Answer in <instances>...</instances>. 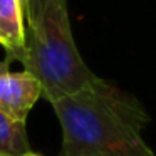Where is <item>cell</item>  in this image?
<instances>
[{"label":"cell","mask_w":156,"mask_h":156,"mask_svg":"<svg viewBox=\"0 0 156 156\" xmlns=\"http://www.w3.org/2000/svg\"><path fill=\"white\" fill-rule=\"evenodd\" d=\"M30 151L25 121L0 111V156H22Z\"/></svg>","instance_id":"5"},{"label":"cell","mask_w":156,"mask_h":156,"mask_svg":"<svg viewBox=\"0 0 156 156\" xmlns=\"http://www.w3.org/2000/svg\"><path fill=\"white\" fill-rule=\"evenodd\" d=\"M51 106L62 129L59 156H156L141 138L148 112L134 96L104 79Z\"/></svg>","instance_id":"1"},{"label":"cell","mask_w":156,"mask_h":156,"mask_svg":"<svg viewBox=\"0 0 156 156\" xmlns=\"http://www.w3.org/2000/svg\"><path fill=\"white\" fill-rule=\"evenodd\" d=\"M27 2L29 0H19V4H20V7H22V10L25 12V9H27Z\"/></svg>","instance_id":"7"},{"label":"cell","mask_w":156,"mask_h":156,"mask_svg":"<svg viewBox=\"0 0 156 156\" xmlns=\"http://www.w3.org/2000/svg\"><path fill=\"white\" fill-rule=\"evenodd\" d=\"M10 59H5V61H0V74H4V72H7L9 71V66H10Z\"/></svg>","instance_id":"6"},{"label":"cell","mask_w":156,"mask_h":156,"mask_svg":"<svg viewBox=\"0 0 156 156\" xmlns=\"http://www.w3.org/2000/svg\"><path fill=\"white\" fill-rule=\"evenodd\" d=\"M42 98V86L29 71L0 74V111L25 121L35 102Z\"/></svg>","instance_id":"3"},{"label":"cell","mask_w":156,"mask_h":156,"mask_svg":"<svg viewBox=\"0 0 156 156\" xmlns=\"http://www.w3.org/2000/svg\"><path fill=\"white\" fill-rule=\"evenodd\" d=\"M0 45L10 61H15L25 47L24 10L19 0H0Z\"/></svg>","instance_id":"4"},{"label":"cell","mask_w":156,"mask_h":156,"mask_svg":"<svg viewBox=\"0 0 156 156\" xmlns=\"http://www.w3.org/2000/svg\"><path fill=\"white\" fill-rule=\"evenodd\" d=\"M22 156H41V154H37V153H32V149L29 153H25V154H22Z\"/></svg>","instance_id":"8"},{"label":"cell","mask_w":156,"mask_h":156,"mask_svg":"<svg viewBox=\"0 0 156 156\" xmlns=\"http://www.w3.org/2000/svg\"><path fill=\"white\" fill-rule=\"evenodd\" d=\"M25 47L15 61L34 74L42 98L52 102L98 81L81 57L69 19V0H29Z\"/></svg>","instance_id":"2"}]
</instances>
